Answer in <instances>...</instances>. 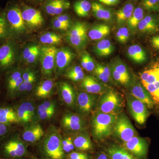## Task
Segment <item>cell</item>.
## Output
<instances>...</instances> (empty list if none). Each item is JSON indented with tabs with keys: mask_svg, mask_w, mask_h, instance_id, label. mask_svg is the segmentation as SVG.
I'll use <instances>...</instances> for the list:
<instances>
[{
	"mask_svg": "<svg viewBox=\"0 0 159 159\" xmlns=\"http://www.w3.org/2000/svg\"><path fill=\"white\" fill-rule=\"evenodd\" d=\"M139 76L142 85L150 94L154 106L159 111V61L151 64Z\"/></svg>",
	"mask_w": 159,
	"mask_h": 159,
	"instance_id": "cell-1",
	"label": "cell"
},
{
	"mask_svg": "<svg viewBox=\"0 0 159 159\" xmlns=\"http://www.w3.org/2000/svg\"><path fill=\"white\" fill-rule=\"evenodd\" d=\"M118 115L107 114L98 111L92 120V132L94 138L100 140L111 135Z\"/></svg>",
	"mask_w": 159,
	"mask_h": 159,
	"instance_id": "cell-2",
	"label": "cell"
},
{
	"mask_svg": "<svg viewBox=\"0 0 159 159\" xmlns=\"http://www.w3.org/2000/svg\"><path fill=\"white\" fill-rule=\"evenodd\" d=\"M3 10L12 38L24 33L26 30V25L20 6L14 2H9Z\"/></svg>",
	"mask_w": 159,
	"mask_h": 159,
	"instance_id": "cell-3",
	"label": "cell"
},
{
	"mask_svg": "<svg viewBox=\"0 0 159 159\" xmlns=\"http://www.w3.org/2000/svg\"><path fill=\"white\" fill-rule=\"evenodd\" d=\"M123 106L122 97L116 92L108 90L102 94L98 104V111L104 113L118 115Z\"/></svg>",
	"mask_w": 159,
	"mask_h": 159,
	"instance_id": "cell-4",
	"label": "cell"
},
{
	"mask_svg": "<svg viewBox=\"0 0 159 159\" xmlns=\"http://www.w3.org/2000/svg\"><path fill=\"white\" fill-rule=\"evenodd\" d=\"M88 33L87 27L85 23L77 21L68 30L66 39L72 47L81 50L85 48L87 44Z\"/></svg>",
	"mask_w": 159,
	"mask_h": 159,
	"instance_id": "cell-5",
	"label": "cell"
},
{
	"mask_svg": "<svg viewBox=\"0 0 159 159\" xmlns=\"http://www.w3.org/2000/svg\"><path fill=\"white\" fill-rule=\"evenodd\" d=\"M17 48L13 39H9L0 45V70L10 68L17 59Z\"/></svg>",
	"mask_w": 159,
	"mask_h": 159,
	"instance_id": "cell-6",
	"label": "cell"
},
{
	"mask_svg": "<svg viewBox=\"0 0 159 159\" xmlns=\"http://www.w3.org/2000/svg\"><path fill=\"white\" fill-rule=\"evenodd\" d=\"M113 132L117 138L124 142L136 135V131L130 120L124 114L118 115Z\"/></svg>",
	"mask_w": 159,
	"mask_h": 159,
	"instance_id": "cell-7",
	"label": "cell"
},
{
	"mask_svg": "<svg viewBox=\"0 0 159 159\" xmlns=\"http://www.w3.org/2000/svg\"><path fill=\"white\" fill-rule=\"evenodd\" d=\"M58 49L53 46H44L41 48L39 59L43 74L51 76L55 66V58Z\"/></svg>",
	"mask_w": 159,
	"mask_h": 159,
	"instance_id": "cell-8",
	"label": "cell"
},
{
	"mask_svg": "<svg viewBox=\"0 0 159 159\" xmlns=\"http://www.w3.org/2000/svg\"><path fill=\"white\" fill-rule=\"evenodd\" d=\"M129 110L132 116L140 125H143L149 116L148 108L144 103L136 99L130 94L126 97Z\"/></svg>",
	"mask_w": 159,
	"mask_h": 159,
	"instance_id": "cell-9",
	"label": "cell"
},
{
	"mask_svg": "<svg viewBox=\"0 0 159 159\" xmlns=\"http://www.w3.org/2000/svg\"><path fill=\"white\" fill-rule=\"evenodd\" d=\"M123 145L129 152L137 159H147L148 143L146 139L136 135L124 142Z\"/></svg>",
	"mask_w": 159,
	"mask_h": 159,
	"instance_id": "cell-10",
	"label": "cell"
},
{
	"mask_svg": "<svg viewBox=\"0 0 159 159\" xmlns=\"http://www.w3.org/2000/svg\"><path fill=\"white\" fill-rule=\"evenodd\" d=\"M61 139L56 133L47 137L44 144L46 154L51 159H63L64 151L62 149Z\"/></svg>",
	"mask_w": 159,
	"mask_h": 159,
	"instance_id": "cell-11",
	"label": "cell"
},
{
	"mask_svg": "<svg viewBox=\"0 0 159 159\" xmlns=\"http://www.w3.org/2000/svg\"><path fill=\"white\" fill-rule=\"evenodd\" d=\"M21 9L23 20L26 25L31 29H36L43 25L44 19L40 11L25 5H23Z\"/></svg>",
	"mask_w": 159,
	"mask_h": 159,
	"instance_id": "cell-12",
	"label": "cell"
},
{
	"mask_svg": "<svg viewBox=\"0 0 159 159\" xmlns=\"http://www.w3.org/2000/svg\"><path fill=\"white\" fill-rule=\"evenodd\" d=\"M112 77L116 81L123 85H128L130 76L127 66L119 60L114 61L111 67Z\"/></svg>",
	"mask_w": 159,
	"mask_h": 159,
	"instance_id": "cell-13",
	"label": "cell"
},
{
	"mask_svg": "<svg viewBox=\"0 0 159 159\" xmlns=\"http://www.w3.org/2000/svg\"><path fill=\"white\" fill-rule=\"evenodd\" d=\"M70 3L69 0H47L43 6L46 13L57 16L70 9Z\"/></svg>",
	"mask_w": 159,
	"mask_h": 159,
	"instance_id": "cell-14",
	"label": "cell"
},
{
	"mask_svg": "<svg viewBox=\"0 0 159 159\" xmlns=\"http://www.w3.org/2000/svg\"><path fill=\"white\" fill-rule=\"evenodd\" d=\"M75 57L74 52L70 48H62L57 50L55 58V67L58 73L65 70Z\"/></svg>",
	"mask_w": 159,
	"mask_h": 159,
	"instance_id": "cell-15",
	"label": "cell"
},
{
	"mask_svg": "<svg viewBox=\"0 0 159 159\" xmlns=\"http://www.w3.org/2000/svg\"><path fill=\"white\" fill-rule=\"evenodd\" d=\"M130 94L136 99L144 103L148 109L154 107V103L150 94L139 83L133 84L130 87Z\"/></svg>",
	"mask_w": 159,
	"mask_h": 159,
	"instance_id": "cell-16",
	"label": "cell"
},
{
	"mask_svg": "<svg viewBox=\"0 0 159 159\" xmlns=\"http://www.w3.org/2000/svg\"><path fill=\"white\" fill-rule=\"evenodd\" d=\"M96 97L94 94L81 92L77 98V104L80 111L84 114H89L93 107Z\"/></svg>",
	"mask_w": 159,
	"mask_h": 159,
	"instance_id": "cell-17",
	"label": "cell"
},
{
	"mask_svg": "<svg viewBox=\"0 0 159 159\" xmlns=\"http://www.w3.org/2000/svg\"><path fill=\"white\" fill-rule=\"evenodd\" d=\"M138 28L142 33H156L159 31V20L153 16H146L139 23Z\"/></svg>",
	"mask_w": 159,
	"mask_h": 159,
	"instance_id": "cell-18",
	"label": "cell"
},
{
	"mask_svg": "<svg viewBox=\"0 0 159 159\" xmlns=\"http://www.w3.org/2000/svg\"><path fill=\"white\" fill-rule=\"evenodd\" d=\"M82 87L87 93L92 94L104 93L106 88L92 76H86L82 80Z\"/></svg>",
	"mask_w": 159,
	"mask_h": 159,
	"instance_id": "cell-19",
	"label": "cell"
},
{
	"mask_svg": "<svg viewBox=\"0 0 159 159\" xmlns=\"http://www.w3.org/2000/svg\"><path fill=\"white\" fill-rule=\"evenodd\" d=\"M63 126L70 130L78 131L84 127V123L82 118L75 114H66L62 119Z\"/></svg>",
	"mask_w": 159,
	"mask_h": 159,
	"instance_id": "cell-20",
	"label": "cell"
},
{
	"mask_svg": "<svg viewBox=\"0 0 159 159\" xmlns=\"http://www.w3.org/2000/svg\"><path fill=\"white\" fill-rule=\"evenodd\" d=\"M4 151L11 157H22L25 153L26 149L21 142L17 140H12L7 142L4 147Z\"/></svg>",
	"mask_w": 159,
	"mask_h": 159,
	"instance_id": "cell-21",
	"label": "cell"
},
{
	"mask_svg": "<svg viewBox=\"0 0 159 159\" xmlns=\"http://www.w3.org/2000/svg\"><path fill=\"white\" fill-rule=\"evenodd\" d=\"M110 32L109 26L105 24H100L93 26L88 31V34L92 40L98 41L107 36Z\"/></svg>",
	"mask_w": 159,
	"mask_h": 159,
	"instance_id": "cell-22",
	"label": "cell"
},
{
	"mask_svg": "<svg viewBox=\"0 0 159 159\" xmlns=\"http://www.w3.org/2000/svg\"><path fill=\"white\" fill-rule=\"evenodd\" d=\"M24 81L22 73L18 70H15L8 75L6 80L7 89L9 93L16 92L22 83Z\"/></svg>",
	"mask_w": 159,
	"mask_h": 159,
	"instance_id": "cell-23",
	"label": "cell"
},
{
	"mask_svg": "<svg viewBox=\"0 0 159 159\" xmlns=\"http://www.w3.org/2000/svg\"><path fill=\"white\" fill-rule=\"evenodd\" d=\"M114 51L113 45L109 40L106 39L99 41L93 48L94 53L99 57H107L112 54Z\"/></svg>",
	"mask_w": 159,
	"mask_h": 159,
	"instance_id": "cell-24",
	"label": "cell"
},
{
	"mask_svg": "<svg viewBox=\"0 0 159 159\" xmlns=\"http://www.w3.org/2000/svg\"><path fill=\"white\" fill-rule=\"evenodd\" d=\"M127 53L128 57L137 63H143L147 60V55L145 51L139 45L130 46L128 48Z\"/></svg>",
	"mask_w": 159,
	"mask_h": 159,
	"instance_id": "cell-25",
	"label": "cell"
},
{
	"mask_svg": "<svg viewBox=\"0 0 159 159\" xmlns=\"http://www.w3.org/2000/svg\"><path fill=\"white\" fill-rule=\"evenodd\" d=\"M107 152L111 159H137L124 147L117 145L110 146Z\"/></svg>",
	"mask_w": 159,
	"mask_h": 159,
	"instance_id": "cell-26",
	"label": "cell"
},
{
	"mask_svg": "<svg viewBox=\"0 0 159 159\" xmlns=\"http://www.w3.org/2000/svg\"><path fill=\"white\" fill-rule=\"evenodd\" d=\"M92 10L94 16L97 19L110 21L112 18L110 10L97 2L92 3Z\"/></svg>",
	"mask_w": 159,
	"mask_h": 159,
	"instance_id": "cell-27",
	"label": "cell"
},
{
	"mask_svg": "<svg viewBox=\"0 0 159 159\" xmlns=\"http://www.w3.org/2000/svg\"><path fill=\"white\" fill-rule=\"evenodd\" d=\"M43 134V130L41 126L36 125L26 130L23 134V138L26 142L33 143L40 140Z\"/></svg>",
	"mask_w": 159,
	"mask_h": 159,
	"instance_id": "cell-28",
	"label": "cell"
},
{
	"mask_svg": "<svg viewBox=\"0 0 159 159\" xmlns=\"http://www.w3.org/2000/svg\"><path fill=\"white\" fill-rule=\"evenodd\" d=\"M61 93L63 101L69 106H73L76 101V96L73 88L67 83L63 82L61 84Z\"/></svg>",
	"mask_w": 159,
	"mask_h": 159,
	"instance_id": "cell-29",
	"label": "cell"
},
{
	"mask_svg": "<svg viewBox=\"0 0 159 159\" xmlns=\"http://www.w3.org/2000/svg\"><path fill=\"white\" fill-rule=\"evenodd\" d=\"M75 148L80 151H88L93 148V144L88 135L81 134L75 137L73 140Z\"/></svg>",
	"mask_w": 159,
	"mask_h": 159,
	"instance_id": "cell-30",
	"label": "cell"
},
{
	"mask_svg": "<svg viewBox=\"0 0 159 159\" xmlns=\"http://www.w3.org/2000/svg\"><path fill=\"white\" fill-rule=\"evenodd\" d=\"M74 9L79 17H87L92 10V3L88 0H79L74 3Z\"/></svg>",
	"mask_w": 159,
	"mask_h": 159,
	"instance_id": "cell-31",
	"label": "cell"
},
{
	"mask_svg": "<svg viewBox=\"0 0 159 159\" xmlns=\"http://www.w3.org/2000/svg\"><path fill=\"white\" fill-rule=\"evenodd\" d=\"M11 38L12 37L11 32L6 20L5 12L3 10L0 14V45Z\"/></svg>",
	"mask_w": 159,
	"mask_h": 159,
	"instance_id": "cell-32",
	"label": "cell"
},
{
	"mask_svg": "<svg viewBox=\"0 0 159 159\" xmlns=\"http://www.w3.org/2000/svg\"><path fill=\"white\" fill-rule=\"evenodd\" d=\"M134 11L133 5L131 4H127L119 9L116 13V18L117 22L119 24H123L131 16Z\"/></svg>",
	"mask_w": 159,
	"mask_h": 159,
	"instance_id": "cell-33",
	"label": "cell"
},
{
	"mask_svg": "<svg viewBox=\"0 0 159 159\" xmlns=\"http://www.w3.org/2000/svg\"><path fill=\"white\" fill-rule=\"evenodd\" d=\"M17 115L13 110L9 108H0V122L9 124L19 122Z\"/></svg>",
	"mask_w": 159,
	"mask_h": 159,
	"instance_id": "cell-34",
	"label": "cell"
},
{
	"mask_svg": "<svg viewBox=\"0 0 159 159\" xmlns=\"http://www.w3.org/2000/svg\"><path fill=\"white\" fill-rule=\"evenodd\" d=\"M144 10L141 7H137L134 9L131 16L127 21L129 29L134 31L138 28L139 23L144 18Z\"/></svg>",
	"mask_w": 159,
	"mask_h": 159,
	"instance_id": "cell-35",
	"label": "cell"
},
{
	"mask_svg": "<svg viewBox=\"0 0 159 159\" xmlns=\"http://www.w3.org/2000/svg\"><path fill=\"white\" fill-rule=\"evenodd\" d=\"M54 87V82L51 80H46L38 87L36 91L37 97L46 98L51 94Z\"/></svg>",
	"mask_w": 159,
	"mask_h": 159,
	"instance_id": "cell-36",
	"label": "cell"
},
{
	"mask_svg": "<svg viewBox=\"0 0 159 159\" xmlns=\"http://www.w3.org/2000/svg\"><path fill=\"white\" fill-rule=\"evenodd\" d=\"M40 41L44 44L53 46L61 43L62 39V37L59 34L54 32H48L40 36Z\"/></svg>",
	"mask_w": 159,
	"mask_h": 159,
	"instance_id": "cell-37",
	"label": "cell"
},
{
	"mask_svg": "<svg viewBox=\"0 0 159 159\" xmlns=\"http://www.w3.org/2000/svg\"><path fill=\"white\" fill-rule=\"evenodd\" d=\"M66 75L68 78L75 82L82 80L84 77L82 68L79 66H75L71 68L67 71Z\"/></svg>",
	"mask_w": 159,
	"mask_h": 159,
	"instance_id": "cell-38",
	"label": "cell"
},
{
	"mask_svg": "<svg viewBox=\"0 0 159 159\" xmlns=\"http://www.w3.org/2000/svg\"><path fill=\"white\" fill-rule=\"evenodd\" d=\"M80 64L83 68L88 72L94 71L96 66L94 60L87 52H84L81 55Z\"/></svg>",
	"mask_w": 159,
	"mask_h": 159,
	"instance_id": "cell-39",
	"label": "cell"
},
{
	"mask_svg": "<svg viewBox=\"0 0 159 159\" xmlns=\"http://www.w3.org/2000/svg\"><path fill=\"white\" fill-rule=\"evenodd\" d=\"M116 35L118 42L121 43H125L129 39V31L126 27H122L118 30Z\"/></svg>",
	"mask_w": 159,
	"mask_h": 159,
	"instance_id": "cell-40",
	"label": "cell"
},
{
	"mask_svg": "<svg viewBox=\"0 0 159 159\" xmlns=\"http://www.w3.org/2000/svg\"><path fill=\"white\" fill-rule=\"evenodd\" d=\"M143 8L148 11H157L159 9V0H142Z\"/></svg>",
	"mask_w": 159,
	"mask_h": 159,
	"instance_id": "cell-41",
	"label": "cell"
},
{
	"mask_svg": "<svg viewBox=\"0 0 159 159\" xmlns=\"http://www.w3.org/2000/svg\"><path fill=\"white\" fill-rule=\"evenodd\" d=\"M55 110V105L53 102L51 101H45L43 103L41 104L38 108V114L39 115L45 112L49 111Z\"/></svg>",
	"mask_w": 159,
	"mask_h": 159,
	"instance_id": "cell-42",
	"label": "cell"
},
{
	"mask_svg": "<svg viewBox=\"0 0 159 159\" xmlns=\"http://www.w3.org/2000/svg\"><path fill=\"white\" fill-rule=\"evenodd\" d=\"M19 121L24 122H29L31 121L32 118L29 116V114L26 112L25 110L21 106H20L17 110L16 114Z\"/></svg>",
	"mask_w": 159,
	"mask_h": 159,
	"instance_id": "cell-43",
	"label": "cell"
},
{
	"mask_svg": "<svg viewBox=\"0 0 159 159\" xmlns=\"http://www.w3.org/2000/svg\"><path fill=\"white\" fill-rule=\"evenodd\" d=\"M39 47V46L36 45H31L26 47L23 50L22 54V57L23 59L26 61L31 53Z\"/></svg>",
	"mask_w": 159,
	"mask_h": 159,
	"instance_id": "cell-44",
	"label": "cell"
},
{
	"mask_svg": "<svg viewBox=\"0 0 159 159\" xmlns=\"http://www.w3.org/2000/svg\"><path fill=\"white\" fill-rule=\"evenodd\" d=\"M94 73L96 77L99 79L100 81L104 83H107L111 81V78L107 76L105 74L101 72L97 67L94 69Z\"/></svg>",
	"mask_w": 159,
	"mask_h": 159,
	"instance_id": "cell-45",
	"label": "cell"
},
{
	"mask_svg": "<svg viewBox=\"0 0 159 159\" xmlns=\"http://www.w3.org/2000/svg\"><path fill=\"white\" fill-rule=\"evenodd\" d=\"M52 25L54 29L57 30H61V31H68L70 27V26L67 25L64 23L58 20L55 18L52 22Z\"/></svg>",
	"mask_w": 159,
	"mask_h": 159,
	"instance_id": "cell-46",
	"label": "cell"
},
{
	"mask_svg": "<svg viewBox=\"0 0 159 159\" xmlns=\"http://www.w3.org/2000/svg\"><path fill=\"white\" fill-rule=\"evenodd\" d=\"M40 49L39 47L37 48L29 56L28 59L26 60L27 63L29 64H32L37 60L39 57L40 54Z\"/></svg>",
	"mask_w": 159,
	"mask_h": 159,
	"instance_id": "cell-47",
	"label": "cell"
},
{
	"mask_svg": "<svg viewBox=\"0 0 159 159\" xmlns=\"http://www.w3.org/2000/svg\"><path fill=\"white\" fill-rule=\"evenodd\" d=\"M20 106L22 107L26 112L32 118L34 115V108L33 105L30 102H25L21 104Z\"/></svg>",
	"mask_w": 159,
	"mask_h": 159,
	"instance_id": "cell-48",
	"label": "cell"
},
{
	"mask_svg": "<svg viewBox=\"0 0 159 159\" xmlns=\"http://www.w3.org/2000/svg\"><path fill=\"white\" fill-rule=\"evenodd\" d=\"M68 159H89L87 155L82 152H71L68 156Z\"/></svg>",
	"mask_w": 159,
	"mask_h": 159,
	"instance_id": "cell-49",
	"label": "cell"
},
{
	"mask_svg": "<svg viewBox=\"0 0 159 159\" xmlns=\"http://www.w3.org/2000/svg\"><path fill=\"white\" fill-rule=\"evenodd\" d=\"M23 79L25 81H35L36 77L33 72L27 71L22 75Z\"/></svg>",
	"mask_w": 159,
	"mask_h": 159,
	"instance_id": "cell-50",
	"label": "cell"
},
{
	"mask_svg": "<svg viewBox=\"0 0 159 159\" xmlns=\"http://www.w3.org/2000/svg\"><path fill=\"white\" fill-rule=\"evenodd\" d=\"M56 19L60 21L67 25L70 26V16L67 14H60L59 15L55 16L54 17Z\"/></svg>",
	"mask_w": 159,
	"mask_h": 159,
	"instance_id": "cell-51",
	"label": "cell"
},
{
	"mask_svg": "<svg viewBox=\"0 0 159 159\" xmlns=\"http://www.w3.org/2000/svg\"><path fill=\"white\" fill-rule=\"evenodd\" d=\"M96 67L97 68L99 69L101 72H102L107 76L111 78L112 75L111 73V69L109 68L107 66L100 64H97Z\"/></svg>",
	"mask_w": 159,
	"mask_h": 159,
	"instance_id": "cell-52",
	"label": "cell"
},
{
	"mask_svg": "<svg viewBox=\"0 0 159 159\" xmlns=\"http://www.w3.org/2000/svg\"><path fill=\"white\" fill-rule=\"evenodd\" d=\"M54 113V111H47L39 115V118L42 120L49 119L53 116Z\"/></svg>",
	"mask_w": 159,
	"mask_h": 159,
	"instance_id": "cell-53",
	"label": "cell"
},
{
	"mask_svg": "<svg viewBox=\"0 0 159 159\" xmlns=\"http://www.w3.org/2000/svg\"><path fill=\"white\" fill-rule=\"evenodd\" d=\"M69 139H70V138H67V139L63 140L61 142L62 149L64 152H69L71 151L69 145Z\"/></svg>",
	"mask_w": 159,
	"mask_h": 159,
	"instance_id": "cell-54",
	"label": "cell"
},
{
	"mask_svg": "<svg viewBox=\"0 0 159 159\" xmlns=\"http://www.w3.org/2000/svg\"><path fill=\"white\" fill-rule=\"evenodd\" d=\"M100 2L107 6H113L119 3V0H98Z\"/></svg>",
	"mask_w": 159,
	"mask_h": 159,
	"instance_id": "cell-55",
	"label": "cell"
},
{
	"mask_svg": "<svg viewBox=\"0 0 159 159\" xmlns=\"http://www.w3.org/2000/svg\"><path fill=\"white\" fill-rule=\"evenodd\" d=\"M151 43L154 48L159 50V35L152 37L151 39Z\"/></svg>",
	"mask_w": 159,
	"mask_h": 159,
	"instance_id": "cell-56",
	"label": "cell"
},
{
	"mask_svg": "<svg viewBox=\"0 0 159 159\" xmlns=\"http://www.w3.org/2000/svg\"><path fill=\"white\" fill-rule=\"evenodd\" d=\"M7 126L6 124L0 122V136L4 135L7 133Z\"/></svg>",
	"mask_w": 159,
	"mask_h": 159,
	"instance_id": "cell-57",
	"label": "cell"
},
{
	"mask_svg": "<svg viewBox=\"0 0 159 159\" xmlns=\"http://www.w3.org/2000/svg\"><path fill=\"white\" fill-rule=\"evenodd\" d=\"M97 159H109L107 155L105 153L102 152L99 154V156L97 157Z\"/></svg>",
	"mask_w": 159,
	"mask_h": 159,
	"instance_id": "cell-58",
	"label": "cell"
},
{
	"mask_svg": "<svg viewBox=\"0 0 159 159\" xmlns=\"http://www.w3.org/2000/svg\"><path fill=\"white\" fill-rule=\"evenodd\" d=\"M31 1H34V2H35V1H40V0H30Z\"/></svg>",
	"mask_w": 159,
	"mask_h": 159,
	"instance_id": "cell-59",
	"label": "cell"
},
{
	"mask_svg": "<svg viewBox=\"0 0 159 159\" xmlns=\"http://www.w3.org/2000/svg\"><path fill=\"white\" fill-rule=\"evenodd\" d=\"M2 10H1V9H0V14H1V13H2Z\"/></svg>",
	"mask_w": 159,
	"mask_h": 159,
	"instance_id": "cell-60",
	"label": "cell"
},
{
	"mask_svg": "<svg viewBox=\"0 0 159 159\" xmlns=\"http://www.w3.org/2000/svg\"><path fill=\"white\" fill-rule=\"evenodd\" d=\"M131 1H135V0H131Z\"/></svg>",
	"mask_w": 159,
	"mask_h": 159,
	"instance_id": "cell-61",
	"label": "cell"
}]
</instances>
